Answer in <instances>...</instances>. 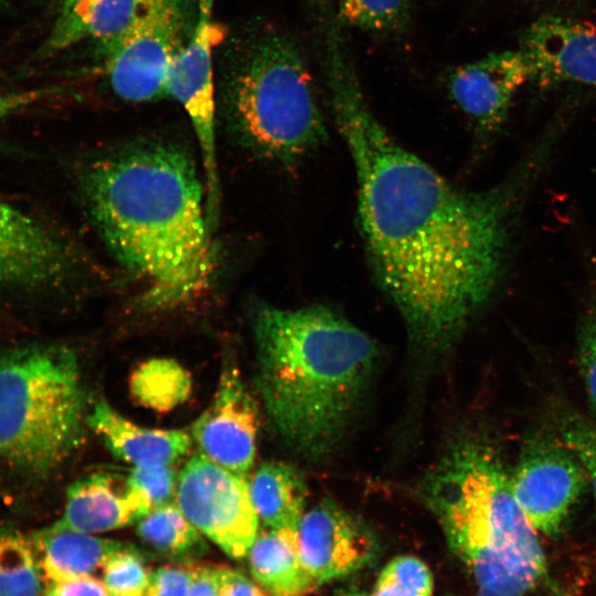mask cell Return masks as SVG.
I'll list each match as a JSON object with an SVG mask.
<instances>
[{
  "instance_id": "obj_1",
  "label": "cell",
  "mask_w": 596,
  "mask_h": 596,
  "mask_svg": "<svg viewBox=\"0 0 596 596\" xmlns=\"http://www.w3.org/2000/svg\"><path fill=\"white\" fill-rule=\"evenodd\" d=\"M324 46L333 116L354 163L360 224L379 280L417 342L446 347L497 288L519 207L553 141H541L503 184L459 189L379 123L342 40Z\"/></svg>"
},
{
  "instance_id": "obj_2",
  "label": "cell",
  "mask_w": 596,
  "mask_h": 596,
  "mask_svg": "<svg viewBox=\"0 0 596 596\" xmlns=\"http://www.w3.org/2000/svg\"><path fill=\"white\" fill-rule=\"evenodd\" d=\"M77 184L103 242L142 283L146 309H175L207 292L216 263L206 191L187 150L131 143L86 162Z\"/></svg>"
},
{
  "instance_id": "obj_3",
  "label": "cell",
  "mask_w": 596,
  "mask_h": 596,
  "mask_svg": "<svg viewBox=\"0 0 596 596\" xmlns=\"http://www.w3.org/2000/svg\"><path fill=\"white\" fill-rule=\"evenodd\" d=\"M257 387L289 446L310 459L337 447L372 375L369 336L321 306H262L254 317Z\"/></svg>"
},
{
  "instance_id": "obj_4",
  "label": "cell",
  "mask_w": 596,
  "mask_h": 596,
  "mask_svg": "<svg viewBox=\"0 0 596 596\" xmlns=\"http://www.w3.org/2000/svg\"><path fill=\"white\" fill-rule=\"evenodd\" d=\"M477 596H524L547 574L544 552L499 454L479 439L448 450L421 486Z\"/></svg>"
},
{
  "instance_id": "obj_5",
  "label": "cell",
  "mask_w": 596,
  "mask_h": 596,
  "mask_svg": "<svg viewBox=\"0 0 596 596\" xmlns=\"http://www.w3.org/2000/svg\"><path fill=\"white\" fill-rule=\"evenodd\" d=\"M228 128L256 156L291 163L327 136L311 74L295 41L273 26L248 32L222 63Z\"/></svg>"
},
{
  "instance_id": "obj_6",
  "label": "cell",
  "mask_w": 596,
  "mask_h": 596,
  "mask_svg": "<svg viewBox=\"0 0 596 596\" xmlns=\"http://www.w3.org/2000/svg\"><path fill=\"white\" fill-rule=\"evenodd\" d=\"M87 413L79 364L62 344H26L0 356V457L47 477L81 444Z\"/></svg>"
},
{
  "instance_id": "obj_7",
  "label": "cell",
  "mask_w": 596,
  "mask_h": 596,
  "mask_svg": "<svg viewBox=\"0 0 596 596\" xmlns=\"http://www.w3.org/2000/svg\"><path fill=\"white\" fill-rule=\"evenodd\" d=\"M187 0H135L132 18L111 43L97 49L111 92L129 103L167 97L172 58L189 34Z\"/></svg>"
},
{
  "instance_id": "obj_8",
  "label": "cell",
  "mask_w": 596,
  "mask_h": 596,
  "mask_svg": "<svg viewBox=\"0 0 596 596\" xmlns=\"http://www.w3.org/2000/svg\"><path fill=\"white\" fill-rule=\"evenodd\" d=\"M83 256L52 223L0 195V295L39 297L75 283Z\"/></svg>"
},
{
  "instance_id": "obj_9",
  "label": "cell",
  "mask_w": 596,
  "mask_h": 596,
  "mask_svg": "<svg viewBox=\"0 0 596 596\" xmlns=\"http://www.w3.org/2000/svg\"><path fill=\"white\" fill-rule=\"evenodd\" d=\"M214 1L198 0L195 21L187 41L172 58L166 82L167 97L180 104L196 137L212 221L220 200L214 51L224 36L214 20Z\"/></svg>"
},
{
  "instance_id": "obj_10",
  "label": "cell",
  "mask_w": 596,
  "mask_h": 596,
  "mask_svg": "<svg viewBox=\"0 0 596 596\" xmlns=\"http://www.w3.org/2000/svg\"><path fill=\"white\" fill-rule=\"evenodd\" d=\"M174 502L202 535L228 556H247L258 534L259 520L245 476L198 453L178 475Z\"/></svg>"
},
{
  "instance_id": "obj_11",
  "label": "cell",
  "mask_w": 596,
  "mask_h": 596,
  "mask_svg": "<svg viewBox=\"0 0 596 596\" xmlns=\"http://www.w3.org/2000/svg\"><path fill=\"white\" fill-rule=\"evenodd\" d=\"M510 480L513 494L532 526L550 538L561 534L589 487L577 457L558 437L546 433L525 440Z\"/></svg>"
},
{
  "instance_id": "obj_12",
  "label": "cell",
  "mask_w": 596,
  "mask_h": 596,
  "mask_svg": "<svg viewBox=\"0 0 596 596\" xmlns=\"http://www.w3.org/2000/svg\"><path fill=\"white\" fill-rule=\"evenodd\" d=\"M297 543L301 563L318 586L371 566L380 553L374 532L330 499L304 513Z\"/></svg>"
},
{
  "instance_id": "obj_13",
  "label": "cell",
  "mask_w": 596,
  "mask_h": 596,
  "mask_svg": "<svg viewBox=\"0 0 596 596\" xmlns=\"http://www.w3.org/2000/svg\"><path fill=\"white\" fill-rule=\"evenodd\" d=\"M257 405L234 362L222 369L213 400L191 427L199 453L246 476L256 455Z\"/></svg>"
},
{
  "instance_id": "obj_14",
  "label": "cell",
  "mask_w": 596,
  "mask_h": 596,
  "mask_svg": "<svg viewBox=\"0 0 596 596\" xmlns=\"http://www.w3.org/2000/svg\"><path fill=\"white\" fill-rule=\"evenodd\" d=\"M529 81L550 87L573 83L596 87V24L561 15L534 20L520 38Z\"/></svg>"
},
{
  "instance_id": "obj_15",
  "label": "cell",
  "mask_w": 596,
  "mask_h": 596,
  "mask_svg": "<svg viewBox=\"0 0 596 596\" xmlns=\"http://www.w3.org/2000/svg\"><path fill=\"white\" fill-rule=\"evenodd\" d=\"M529 82L523 55L518 50L488 54L457 66L448 76V91L455 104L483 136L503 125L511 102Z\"/></svg>"
},
{
  "instance_id": "obj_16",
  "label": "cell",
  "mask_w": 596,
  "mask_h": 596,
  "mask_svg": "<svg viewBox=\"0 0 596 596\" xmlns=\"http://www.w3.org/2000/svg\"><path fill=\"white\" fill-rule=\"evenodd\" d=\"M147 513L127 477L97 471L67 488L64 511L49 528L96 534L129 525Z\"/></svg>"
},
{
  "instance_id": "obj_17",
  "label": "cell",
  "mask_w": 596,
  "mask_h": 596,
  "mask_svg": "<svg viewBox=\"0 0 596 596\" xmlns=\"http://www.w3.org/2000/svg\"><path fill=\"white\" fill-rule=\"evenodd\" d=\"M87 425L115 457L131 467L173 465L192 441L181 429L140 426L102 400L87 414Z\"/></svg>"
},
{
  "instance_id": "obj_18",
  "label": "cell",
  "mask_w": 596,
  "mask_h": 596,
  "mask_svg": "<svg viewBox=\"0 0 596 596\" xmlns=\"http://www.w3.org/2000/svg\"><path fill=\"white\" fill-rule=\"evenodd\" d=\"M51 30L34 56L50 58L84 41L100 49L115 41L128 26L135 0H62Z\"/></svg>"
},
{
  "instance_id": "obj_19",
  "label": "cell",
  "mask_w": 596,
  "mask_h": 596,
  "mask_svg": "<svg viewBox=\"0 0 596 596\" xmlns=\"http://www.w3.org/2000/svg\"><path fill=\"white\" fill-rule=\"evenodd\" d=\"M247 560L251 575L268 596H307L318 586L301 563L297 529L258 532Z\"/></svg>"
},
{
  "instance_id": "obj_20",
  "label": "cell",
  "mask_w": 596,
  "mask_h": 596,
  "mask_svg": "<svg viewBox=\"0 0 596 596\" xmlns=\"http://www.w3.org/2000/svg\"><path fill=\"white\" fill-rule=\"evenodd\" d=\"M30 539L47 582L92 576L128 545L94 534L53 530L49 526L35 532Z\"/></svg>"
},
{
  "instance_id": "obj_21",
  "label": "cell",
  "mask_w": 596,
  "mask_h": 596,
  "mask_svg": "<svg viewBox=\"0 0 596 596\" xmlns=\"http://www.w3.org/2000/svg\"><path fill=\"white\" fill-rule=\"evenodd\" d=\"M259 522L267 529H297L305 513L307 486L302 475L281 461L259 465L248 481Z\"/></svg>"
},
{
  "instance_id": "obj_22",
  "label": "cell",
  "mask_w": 596,
  "mask_h": 596,
  "mask_svg": "<svg viewBox=\"0 0 596 596\" xmlns=\"http://www.w3.org/2000/svg\"><path fill=\"white\" fill-rule=\"evenodd\" d=\"M136 532L146 545L175 562H190L206 551L202 533L174 501L139 519Z\"/></svg>"
},
{
  "instance_id": "obj_23",
  "label": "cell",
  "mask_w": 596,
  "mask_h": 596,
  "mask_svg": "<svg viewBox=\"0 0 596 596\" xmlns=\"http://www.w3.org/2000/svg\"><path fill=\"white\" fill-rule=\"evenodd\" d=\"M189 372L172 359L145 361L131 374L129 387L136 401L145 407L167 412L182 404L190 395Z\"/></svg>"
},
{
  "instance_id": "obj_24",
  "label": "cell",
  "mask_w": 596,
  "mask_h": 596,
  "mask_svg": "<svg viewBox=\"0 0 596 596\" xmlns=\"http://www.w3.org/2000/svg\"><path fill=\"white\" fill-rule=\"evenodd\" d=\"M45 581L31 539L0 532V596H42Z\"/></svg>"
},
{
  "instance_id": "obj_25",
  "label": "cell",
  "mask_w": 596,
  "mask_h": 596,
  "mask_svg": "<svg viewBox=\"0 0 596 596\" xmlns=\"http://www.w3.org/2000/svg\"><path fill=\"white\" fill-rule=\"evenodd\" d=\"M337 19L365 31L401 30L408 20V0H337Z\"/></svg>"
},
{
  "instance_id": "obj_26",
  "label": "cell",
  "mask_w": 596,
  "mask_h": 596,
  "mask_svg": "<svg viewBox=\"0 0 596 596\" xmlns=\"http://www.w3.org/2000/svg\"><path fill=\"white\" fill-rule=\"evenodd\" d=\"M433 589L428 566L415 556L400 555L381 571L371 596H432Z\"/></svg>"
},
{
  "instance_id": "obj_27",
  "label": "cell",
  "mask_w": 596,
  "mask_h": 596,
  "mask_svg": "<svg viewBox=\"0 0 596 596\" xmlns=\"http://www.w3.org/2000/svg\"><path fill=\"white\" fill-rule=\"evenodd\" d=\"M150 573L142 555L129 544L103 567V582L110 596H145Z\"/></svg>"
},
{
  "instance_id": "obj_28",
  "label": "cell",
  "mask_w": 596,
  "mask_h": 596,
  "mask_svg": "<svg viewBox=\"0 0 596 596\" xmlns=\"http://www.w3.org/2000/svg\"><path fill=\"white\" fill-rule=\"evenodd\" d=\"M558 438L582 464L596 501V419L567 414L560 421Z\"/></svg>"
},
{
  "instance_id": "obj_29",
  "label": "cell",
  "mask_w": 596,
  "mask_h": 596,
  "mask_svg": "<svg viewBox=\"0 0 596 596\" xmlns=\"http://www.w3.org/2000/svg\"><path fill=\"white\" fill-rule=\"evenodd\" d=\"M127 480L148 513L174 501L178 475L172 465L131 467Z\"/></svg>"
},
{
  "instance_id": "obj_30",
  "label": "cell",
  "mask_w": 596,
  "mask_h": 596,
  "mask_svg": "<svg viewBox=\"0 0 596 596\" xmlns=\"http://www.w3.org/2000/svg\"><path fill=\"white\" fill-rule=\"evenodd\" d=\"M577 362L587 401L596 419V292L579 323Z\"/></svg>"
},
{
  "instance_id": "obj_31",
  "label": "cell",
  "mask_w": 596,
  "mask_h": 596,
  "mask_svg": "<svg viewBox=\"0 0 596 596\" xmlns=\"http://www.w3.org/2000/svg\"><path fill=\"white\" fill-rule=\"evenodd\" d=\"M198 564L177 562L150 573L145 596H188Z\"/></svg>"
},
{
  "instance_id": "obj_32",
  "label": "cell",
  "mask_w": 596,
  "mask_h": 596,
  "mask_svg": "<svg viewBox=\"0 0 596 596\" xmlns=\"http://www.w3.org/2000/svg\"><path fill=\"white\" fill-rule=\"evenodd\" d=\"M42 596H110L103 581L84 576L50 582Z\"/></svg>"
},
{
  "instance_id": "obj_33",
  "label": "cell",
  "mask_w": 596,
  "mask_h": 596,
  "mask_svg": "<svg viewBox=\"0 0 596 596\" xmlns=\"http://www.w3.org/2000/svg\"><path fill=\"white\" fill-rule=\"evenodd\" d=\"M50 94L49 89H25L0 94V121L39 103Z\"/></svg>"
},
{
  "instance_id": "obj_34",
  "label": "cell",
  "mask_w": 596,
  "mask_h": 596,
  "mask_svg": "<svg viewBox=\"0 0 596 596\" xmlns=\"http://www.w3.org/2000/svg\"><path fill=\"white\" fill-rule=\"evenodd\" d=\"M225 566L198 564L188 596H220Z\"/></svg>"
},
{
  "instance_id": "obj_35",
  "label": "cell",
  "mask_w": 596,
  "mask_h": 596,
  "mask_svg": "<svg viewBox=\"0 0 596 596\" xmlns=\"http://www.w3.org/2000/svg\"><path fill=\"white\" fill-rule=\"evenodd\" d=\"M220 596H268V594L244 573L225 566Z\"/></svg>"
},
{
  "instance_id": "obj_36",
  "label": "cell",
  "mask_w": 596,
  "mask_h": 596,
  "mask_svg": "<svg viewBox=\"0 0 596 596\" xmlns=\"http://www.w3.org/2000/svg\"><path fill=\"white\" fill-rule=\"evenodd\" d=\"M333 596H371L356 588H341L337 590Z\"/></svg>"
},
{
  "instance_id": "obj_37",
  "label": "cell",
  "mask_w": 596,
  "mask_h": 596,
  "mask_svg": "<svg viewBox=\"0 0 596 596\" xmlns=\"http://www.w3.org/2000/svg\"><path fill=\"white\" fill-rule=\"evenodd\" d=\"M9 3V0H0V8H4L6 6H8Z\"/></svg>"
},
{
  "instance_id": "obj_38",
  "label": "cell",
  "mask_w": 596,
  "mask_h": 596,
  "mask_svg": "<svg viewBox=\"0 0 596 596\" xmlns=\"http://www.w3.org/2000/svg\"><path fill=\"white\" fill-rule=\"evenodd\" d=\"M52 1L57 2V3L60 4V2H61L62 0H52Z\"/></svg>"
}]
</instances>
